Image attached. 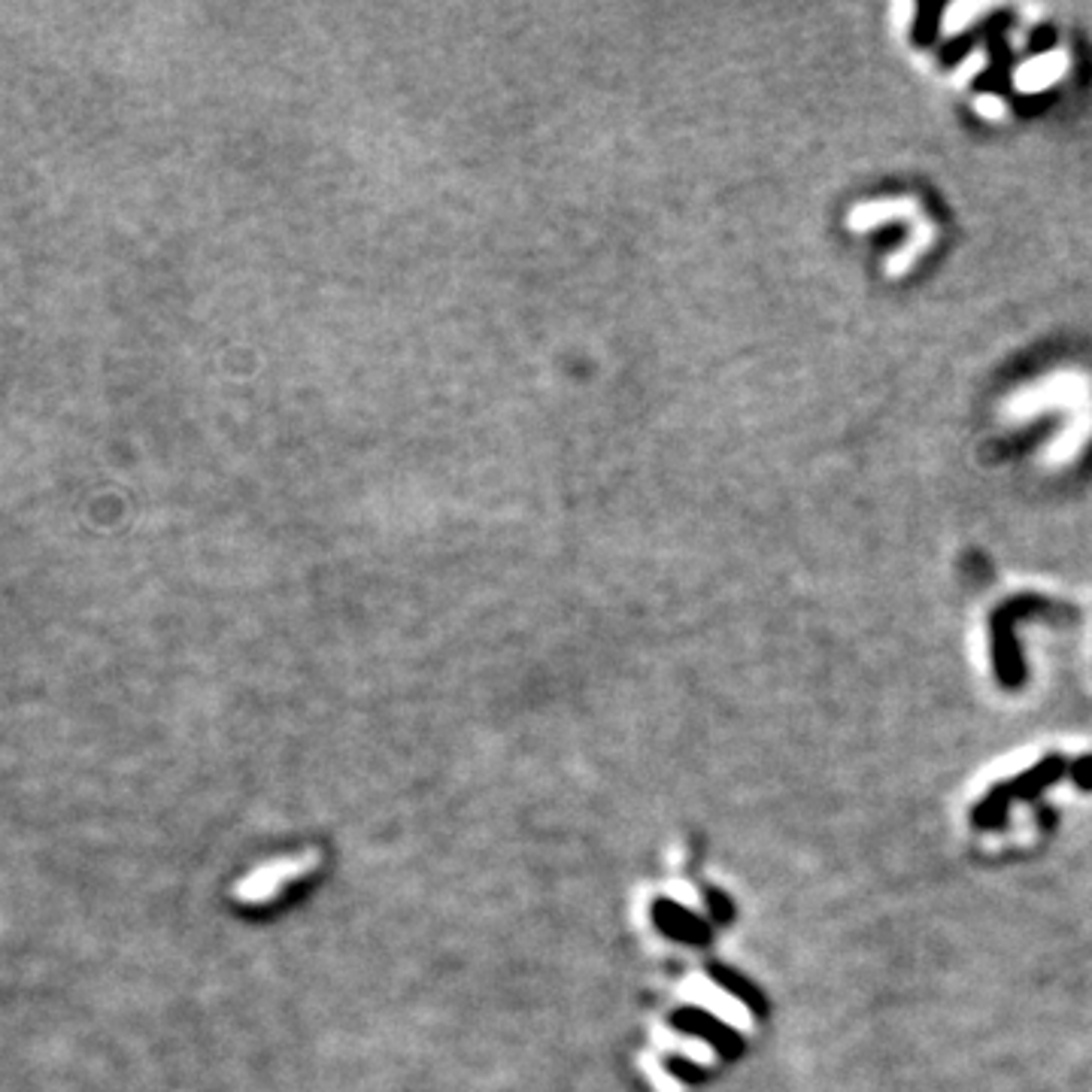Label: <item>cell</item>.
I'll return each mask as SVG.
<instances>
[{"label": "cell", "mask_w": 1092, "mask_h": 1092, "mask_svg": "<svg viewBox=\"0 0 1092 1092\" xmlns=\"http://www.w3.org/2000/svg\"><path fill=\"white\" fill-rule=\"evenodd\" d=\"M1005 22H1010V15L1002 13V15H995V19H986V22H983L980 28L968 30V34H962V37H956L953 44L944 46V52H941V64H956V61H959V58H962L965 52L971 49V46L978 44L983 34H990V30H993V28L1002 30V28H1005Z\"/></svg>", "instance_id": "obj_1"}, {"label": "cell", "mask_w": 1092, "mask_h": 1092, "mask_svg": "<svg viewBox=\"0 0 1092 1092\" xmlns=\"http://www.w3.org/2000/svg\"><path fill=\"white\" fill-rule=\"evenodd\" d=\"M947 10V3H920L917 7V15H913V30H910V40L917 46H932L935 44L937 25H941V15Z\"/></svg>", "instance_id": "obj_2"}, {"label": "cell", "mask_w": 1092, "mask_h": 1092, "mask_svg": "<svg viewBox=\"0 0 1092 1092\" xmlns=\"http://www.w3.org/2000/svg\"><path fill=\"white\" fill-rule=\"evenodd\" d=\"M993 68L986 71V76H980L978 79V88H990V91H1002V88H1007V61H1010V52H1007V46H1005V37L998 34L993 40Z\"/></svg>", "instance_id": "obj_3"}, {"label": "cell", "mask_w": 1092, "mask_h": 1092, "mask_svg": "<svg viewBox=\"0 0 1092 1092\" xmlns=\"http://www.w3.org/2000/svg\"><path fill=\"white\" fill-rule=\"evenodd\" d=\"M1056 44V30L1050 28V25H1041V28L1032 34V44H1029V56H1041V52H1047L1050 46Z\"/></svg>", "instance_id": "obj_4"}]
</instances>
